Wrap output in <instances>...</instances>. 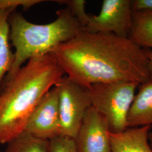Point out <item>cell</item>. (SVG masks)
<instances>
[{
    "mask_svg": "<svg viewBox=\"0 0 152 152\" xmlns=\"http://www.w3.org/2000/svg\"><path fill=\"white\" fill-rule=\"evenodd\" d=\"M65 75L90 89L100 83L134 82L152 76L146 51L129 37L83 30L51 52Z\"/></svg>",
    "mask_w": 152,
    "mask_h": 152,
    "instance_id": "1",
    "label": "cell"
},
{
    "mask_svg": "<svg viewBox=\"0 0 152 152\" xmlns=\"http://www.w3.org/2000/svg\"><path fill=\"white\" fill-rule=\"evenodd\" d=\"M64 76L54 56L49 53L31 58L7 78L0 92V144L25 131L39 101Z\"/></svg>",
    "mask_w": 152,
    "mask_h": 152,
    "instance_id": "2",
    "label": "cell"
},
{
    "mask_svg": "<svg viewBox=\"0 0 152 152\" xmlns=\"http://www.w3.org/2000/svg\"><path fill=\"white\" fill-rule=\"evenodd\" d=\"M56 14L54 22L46 24L32 23L15 11L10 15V40L15 51L14 64L7 78L15 75L31 58L51 53L60 44L83 30L68 8L58 10Z\"/></svg>",
    "mask_w": 152,
    "mask_h": 152,
    "instance_id": "3",
    "label": "cell"
},
{
    "mask_svg": "<svg viewBox=\"0 0 152 152\" xmlns=\"http://www.w3.org/2000/svg\"><path fill=\"white\" fill-rule=\"evenodd\" d=\"M139 85L134 82L100 83L88 89L92 107L105 118L110 132L127 129V116Z\"/></svg>",
    "mask_w": 152,
    "mask_h": 152,
    "instance_id": "4",
    "label": "cell"
},
{
    "mask_svg": "<svg viewBox=\"0 0 152 152\" xmlns=\"http://www.w3.org/2000/svg\"><path fill=\"white\" fill-rule=\"evenodd\" d=\"M58 90L60 135L75 139L87 109L92 106L89 90L64 76Z\"/></svg>",
    "mask_w": 152,
    "mask_h": 152,
    "instance_id": "5",
    "label": "cell"
},
{
    "mask_svg": "<svg viewBox=\"0 0 152 152\" xmlns=\"http://www.w3.org/2000/svg\"><path fill=\"white\" fill-rule=\"evenodd\" d=\"M130 0H104L97 15H90L83 31L129 37L132 24Z\"/></svg>",
    "mask_w": 152,
    "mask_h": 152,
    "instance_id": "6",
    "label": "cell"
},
{
    "mask_svg": "<svg viewBox=\"0 0 152 152\" xmlns=\"http://www.w3.org/2000/svg\"><path fill=\"white\" fill-rule=\"evenodd\" d=\"M25 131L46 140L60 135L58 90L56 86L39 101L28 121Z\"/></svg>",
    "mask_w": 152,
    "mask_h": 152,
    "instance_id": "7",
    "label": "cell"
},
{
    "mask_svg": "<svg viewBox=\"0 0 152 152\" xmlns=\"http://www.w3.org/2000/svg\"><path fill=\"white\" fill-rule=\"evenodd\" d=\"M105 118L94 107L87 109L75 139L77 152H112Z\"/></svg>",
    "mask_w": 152,
    "mask_h": 152,
    "instance_id": "8",
    "label": "cell"
},
{
    "mask_svg": "<svg viewBox=\"0 0 152 152\" xmlns=\"http://www.w3.org/2000/svg\"><path fill=\"white\" fill-rule=\"evenodd\" d=\"M138 87L127 116V128L152 125V76Z\"/></svg>",
    "mask_w": 152,
    "mask_h": 152,
    "instance_id": "9",
    "label": "cell"
},
{
    "mask_svg": "<svg viewBox=\"0 0 152 152\" xmlns=\"http://www.w3.org/2000/svg\"><path fill=\"white\" fill-rule=\"evenodd\" d=\"M151 126L127 128L120 133L109 132L112 152H152L148 140Z\"/></svg>",
    "mask_w": 152,
    "mask_h": 152,
    "instance_id": "10",
    "label": "cell"
},
{
    "mask_svg": "<svg viewBox=\"0 0 152 152\" xmlns=\"http://www.w3.org/2000/svg\"><path fill=\"white\" fill-rule=\"evenodd\" d=\"M14 10H0V84L6 74L11 70L14 61V53L9 44V16Z\"/></svg>",
    "mask_w": 152,
    "mask_h": 152,
    "instance_id": "11",
    "label": "cell"
},
{
    "mask_svg": "<svg viewBox=\"0 0 152 152\" xmlns=\"http://www.w3.org/2000/svg\"><path fill=\"white\" fill-rule=\"evenodd\" d=\"M129 38L141 48L152 50V12L133 11Z\"/></svg>",
    "mask_w": 152,
    "mask_h": 152,
    "instance_id": "12",
    "label": "cell"
},
{
    "mask_svg": "<svg viewBox=\"0 0 152 152\" xmlns=\"http://www.w3.org/2000/svg\"><path fill=\"white\" fill-rule=\"evenodd\" d=\"M4 152H49V140L31 135L26 131L9 141Z\"/></svg>",
    "mask_w": 152,
    "mask_h": 152,
    "instance_id": "13",
    "label": "cell"
},
{
    "mask_svg": "<svg viewBox=\"0 0 152 152\" xmlns=\"http://www.w3.org/2000/svg\"><path fill=\"white\" fill-rule=\"evenodd\" d=\"M62 5H65L71 13L79 22L83 29L87 25L90 16L85 10L86 1L85 0H55L53 1Z\"/></svg>",
    "mask_w": 152,
    "mask_h": 152,
    "instance_id": "14",
    "label": "cell"
},
{
    "mask_svg": "<svg viewBox=\"0 0 152 152\" xmlns=\"http://www.w3.org/2000/svg\"><path fill=\"white\" fill-rule=\"evenodd\" d=\"M49 152H77L75 140L59 135L49 140Z\"/></svg>",
    "mask_w": 152,
    "mask_h": 152,
    "instance_id": "15",
    "label": "cell"
},
{
    "mask_svg": "<svg viewBox=\"0 0 152 152\" xmlns=\"http://www.w3.org/2000/svg\"><path fill=\"white\" fill-rule=\"evenodd\" d=\"M46 1L44 0H0V10H12L15 11L18 7L22 6L27 11L33 6Z\"/></svg>",
    "mask_w": 152,
    "mask_h": 152,
    "instance_id": "16",
    "label": "cell"
},
{
    "mask_svg": "<svg viewBox=\"0 0 152 152\" xmlns=\"http://www.w3.org/2000/svg\"><path fill=\"white\" fill-rule=\"evenodd\" d=\"M131 5L134 12H152V0H133Z\"/></svg>",
    "mask_w": 152,
    "mask_h": 152,
    "instance_id": "17",
    "label": "cell"
},
{
    "mask_svg": "<svg viewBox=\"0 0 152 152\" xmlns=\"http://www.w3.org/2000/svg\"><path fill=\"white\" fill-rule=\"evenodd\" d=\"M146 51L147 58L149 61V68L152 74V51L151 50H147Z\"/></svg>",
    "mask_w": 152,
    "mask_h": 152,
    "instance_id": "18",
    "label": "cell"
},
{
    "mask_svg": "<svg viewBox=\"0 0 152 152\" xmlns=\"http://www.w3.org/2000/svg\"><path fill=\"white\" fill-rule=\"evenodd\" d=\"M148 140L149 142V145L151 147L152 149V130L149 131V134H148Z\"/></svg>",
    "mask_w": 152,
    "mask_h": 152,
    "instance_id": "19",
    "label": "cell"
}]
</instances>
